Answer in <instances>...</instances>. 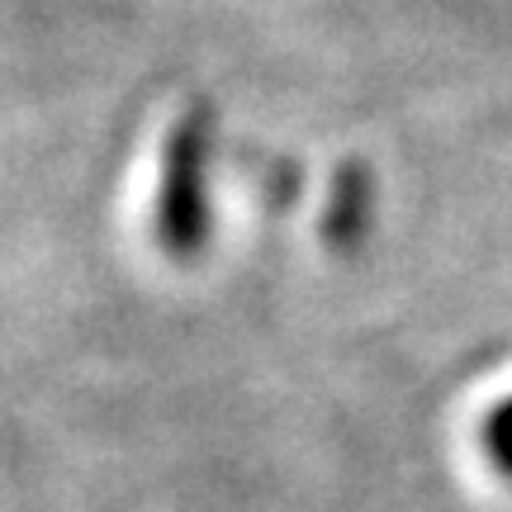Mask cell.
<instances>
[{
	"label": "cell",
	"mask_w": 512,
	"mask_h": 512,
	"mask_svg": "<svg viewBox=\"0 0 512 512\" xmlns=\"http://www.w3.org/2000/svg\"><path fill=\"white\" fill-rule=\"evenodd\" d=\"M214 110H190L166 128L152 228L171 261H195L214 238Z\"/></svg>",
	"instance_id": "6da1fadb"
},
{
	"label": "cell",
	"mask_w": 512,
	"mask_h": 512,
	"mask_svg": "<svg viewBox=\"0 0 512 512\" xmlns=\"http://www.w3.org/2000/svg\"><path fill=\"white\" fill-rule=\"evenodd\" d=\"M370 209H375V190H370L366 166H342L332 181L328 209H323V238L337 252H351L356 242L370 233Z\"/></svg>",
	"instance_id": "7a4b0ae2"
},
{
	"label": "cell",
	"mask_w": 512,
	"mask_h": 512,
	"mask_svg": "<svg viewBox=\"0 0 512 512\" xmlns=\"http://www.w3.org/2000/svg\"><path fill=\"white\" fill-rule=\"evenodd\" d=\"M484 451H489L498 475L512 484V394L498 399L489 408V418H484Z\"/></svg>",
	"instance_id": "3957f363"
}]
</instances>
